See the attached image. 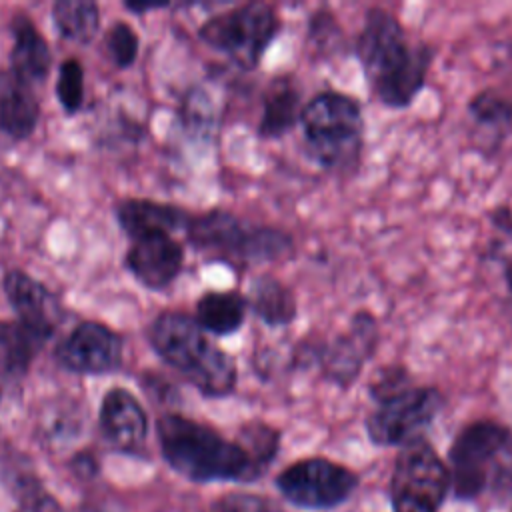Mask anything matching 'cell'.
Returning <instances> with one entry per match:
<instances>
[{
    "instance_id": "cell-13",
    "label": "cell",
    "mask_w": 512,
    "mask_h": 512,
    "mask_svg": "<svg viewBox=\"0 0 512 512\" xmlns=\"http://www.w3.org/2000/svg\"><path fill=\"white\" fill-rule=\"evenodd\" d=\"M98 428L112 450L140 456L146 446L150 424L140 400L126 388L114 386L100 402Z\"/></svg>"
},
{
    "instance_id": "cell-11",
    "label": "cell",
    "mask_w": 512,
    "mask_h": 512,
    "mask_svg": "<svg viewBox=\"0 0 512 512\" xmlns=\"http://www.w3.org/2000/svg\"><path fill=\"white\" fill-rule=\"evenodd\" d=\"M54 358L64 370L74 374H110L122 366L124 340L110 326L84 320L58 342Z\"/></svg>"
},
{
    "instance_id": "cell-25",
    "label": "cell",
    "mask_w": 512,
    "mask_h": 512,
    "mask_svg": "<svg viewBox=\"0 0 512 512\" xmlns=\"http://www.w3.org/2000/svg\"><path fill=\"white\" fill-rule=\"evenodd\" d=\"M236 442L250 456L252 464L260 472H264L270 466V462L274 460V456L278 454L280 432L262 420H252L240 428Z\"/></svg>"
},
{
    "instance_id": "cell-29",
    "label": "cell",
    "mask_w": 512,
    "mask_h": 512,
    "mask_svg": "<svg viewBox=\"0 0 512 512\" xmlns=\"http://www.w3.org/2000/svg\"><path fill=\"white\" fill-rule=\"evenodd\" d=\"M104 46L118 68H130L138 58L140 40L128 22H116L104 36Z\"/></svg>"
},
{
    "instance_id": "cell-5",
    "label": "cell",
    "mask_w": 512,
    "mask_h": 512,
    "mask_svg": "<svg viewBox=\"0 0 512 512\" xmlns=\"http://www.w3.org/2000/svg\"><path fill=\"white\" fill-rule=\"evenodd\" d=\"M300 126L306 150L330 172H350L364 148V112L360 102L338 90H322L302 106Z\"/></svg>"
},
{
    "instance_id": "cell-6",
    "label": "cell",
    "mask_w": 512,
    "mask_h": 512,
    "mask_svg": "<svg viewBox=\"0 0 512 512\" xmlns=\"http://www.w3.org/2000/svg\"><path fill=\"white\" fill-rule=\"evenodd\" d=\"M512 458V430L496 420H474L466 424L448 450L450 486L460 500L478 498L490 478L504 480Z\"/></svg>"
},
{
    "instance_id": "cell-4",
    "label": "cell",
    "mask_w": 512,
    "mask_h": 512,
    "mask_svg": "<svg viewBox=\"0 0 512 512\" xmlns=\"http://www.w3.org/2000/svg\"><path fill=\"white\" fill-rule=\"evenodd\" d=\"M184 234L194 250L234 268L286 262L296 254L294 236L284 228L252 224L224 208L190 214Z\"/></svg>"
},
{
    "instance_id": "cell-3",
    "label": "cell",
    "mask_w": 512,
    "mask_h": 512,
    "mask_svg": "<svg viewBox=\"0 0 512 512\" xmlns=\"http://www.w3.org/2000/svg\"><path fill=\"white\" fill-rule=\"evenodd\" d=\"M148 342L202 396L226 398L236 390V360L208 338L194 316L182 310L160 312L148 328Z\"/></svg>"
},
{
    "instance_id": "cell-31",
    "label": "cell",
    "mask_w": 512,
    "mask_h": 512,
    "mask_svg": "<svg viewBox=\"0 0 512 512\" xmlns=\"http://www.w3.org/2000/svg\"><path fill=\"white\" fill-rule=\"evenodd\" d=\"M220 512H278L270 500L254 494H228L214 504Z\"/></svg>"
},
{
    "instance_id": "cell-14",
    "label": "cell",
    "mask_w": 512,
    "mask_h": 512,
    "mask_svg": "<svg viewBox=\"0 0 512 512\" xmlns=\"http://www.w3.org/2000/svg\"><path fill=\"white\" fill-rule=\"evenodd\" d=\"M124 264L144 288L164 290L182 272L184 248L172 234H146L132 240Z\"/></svg>"
},
{
    "instance_id": "cell-26",
    "label": "cell",
    "mask_w": 512,
    "mask_h": 512,
    "mask_svg": "<svg viewBox=\"0 0 512 512\" xmlns=\"http://www.w3.org/2000/svg\"><path fill=\"white\" fill-rule=\"evenodd\" d=\"M8 490L20 504V512H62L60 502L44 488L34 472L12 474Z\"/></svg>"
},
{
    "instance_id": "cell-1",
    "label": "cell",
    "mask_w": 512,
    "mask_h": 512,
    "mask_svg": "<svg viewBox=\"0 0 512 512\" xmlns=\"http://www.w3.org/2000/svg\"><path fill=\"white\" fill-rule=\"evenodd\" d=\"M352 50L372 98L394 110H404L416 100L434 60V48L412 42L402 22L380 6L366 10Z\"/></svg>"
},
{
    "instance_id": "cell-16",
    "label": "cell",
    "mask_w": 512,
    "mask_h": 512,
    "mask_svg": "<svg viewBox=\"0 0 512 512\" xmlns=\"http://www.w3.org/2000/svg\"><path fill=\"white\" fill-rule=\"evenodd\" d=\"M302 92L292 76H276L270 80L262 94V112L256 132L264 140L284 138L300 124Z\"/></svg>"
},
{
    "instance_id": "cell-2",
    "label": "cell",
    "mask_w": 512,
    "mask_h": 512,
    "mask_svg": "<svg viewBox=\"0 0 512 512\" xmlns=\"http://www.w3.org/2000/svg\"><path fill=\"white\" fill-rule=\"evenodd\" d=\"M162 458L180 476L192 482H254L262 472L236 440L178 412L156 420Z\"/></svg>"
},
{
    "instance_id": "cell-18",
    "label": "cell",
    "mask_w": 512,
    "mask_h": 512,
    "mask_svg": "<svg viewBox=\"0 0 512 512\" xmlns=\"http://www.w3.org/2000/svg\"><path fill=\"white\" fill-rule=\"evenodd\" d=\"M40 102L34 86L8 68L0 70V130L12 140H26L38 124Z\"/></svg>"
},
{
    "instance_id": "cell-24",
    "label": "cell",
    "mask_w": 512,
    "mask_h": 512,
    "mask_svg": "<svg viewBox=\"0 0 512 512\" xmlns=\"http://www.w3.org/2000/svg\"><path fill=\"white\" fill-rule=\"evenodd\" d=\"M52 20L62 38L86 44L100 28V8L90 0H58L52 6Z\"/></svg>"
},
{
    "instance_id": "cell-17",
    "label": "cell",
    "mask_w": 512,
    "mask_h": 512,
    "mask_svg": "<svg viewBox=\"0 0 512 512\" xmlns=\"http://www.w3.org/2000/svg\"><path fill=\"white\" fill-rule=\"evenodd\" d=\"M10 34L12 50L8 70L32 86L40 84L48 76L52 64V54L46 38L36 28V24L22 12L12 16Z\"/></svg>"
},
{
    "instance_id": "cell-8",
    "label": "cell",
    "mask_w": 512,
    "mask_h": 512,
    "mask_svg": "<svg viewBox=\"0 0 512 512\" xmlns=\"http://www.w3.org/2000/svg\"><path fill=\"white\" fill-rule=\"evenodd\" d=\"M450 488L448 466L422 436L404 444L390 476L394 512H438Z\"/></svg>"
},
{
    "instance_id": "cell-15",
    "label": "cell",
    "mask_w": 512,
    "mask_h": 512,
    "mask_svg": "<svg viewBox=\"0 0 512 512\" xmlns=\"http://www.w3.org/2000/svg\"><path fill=\"white\" fill-rule=\"evenodd\" d=\"M114 214L120 228L132 240L154 232H184L190 220V212L184 208L150 198H124L116 204Z\"/></svg>"
},
{
    "instance_id": "cell-21",
    "label": "cell",
    "mask_w": 512,
    "mask_h": 512,
    "mask_svg": "<svg viewBox=\"0 0 512 512\" xmlns=\"http://www.w3.org/2000/svg\"><path fill=\"white\" fill-rule=\"evenodd\" d=\"M246 300L248 310L270 328L290 326L298 316V302L292 288L268 272L256 274L250 280Z\"/></svg>"
},
{
    "instance_id": "cell-27",
    "label": "cell",
    "mask_w": 512,
    "mask_h": 512,
    "mask_svg": "<svg viewBox=\"0 0 512 512\" xmlns=\"http://www.w3.org/2000/svg\"><path fill=\"white\" fill-rule=\"evenodd\" d=\"M56 98L62 110L72 116L82 108L84 102V66L76 58H66L58 66Z\"/></svg>"
},
{
    "instance_id": "cell-33",
    "label": "cell",
    "mask_w": 512,
    "mask_h": 512,
    "mask_svg": "<svg viewBox=\"0 0 512 512\" xmlns=\"http://www.w3.org/2000/svg\"><path fill=\"white\" fill-rule=\"evenodd\" d=\"M504 282H506V288H508L510 298H512V256L504 264Z\"/></svg>"
},
{
    "instance_id": "cell-32",
    "label": "cell",
    "mask_w": 512,
    "mask_h": 512,
    "mask_svg": "<svg viewBox=\"0 0 512 512\" xmlns=\"http://www.w3.org/2000/svg\"><path fill=\"white\" fill-rule=\"evenodd\" d=\"M68 468L80 480H94L100 474V460L92 452L82 450L68 460Z\"/></svg>"
},
{
    "instance_id": "cell-34",
    "label": "cell",
    "mask_w": 512,
    "mask_h": 512,
    "mask_svg": "<svg viewBox=\"0 0 512 512\" xmlns=\"http://www.w3.org/2000/svg\"><path fill=\"white\" fill-rule=\"evenodd\" d=\"M212 512H220V510H216V508H212Z\"/></svg>"
},
{
    "instance_id": "cell-9",
    "label": "cell",
    "mask_w": 512,
    "mask_h": 512,
    "mask_svg": "<svg viewBox=\"0 0 512 512\" xmlns=\"http://www.w3.org/2000/svg\"><path fill=\"white\" fill-rule=\"evenodd\" d=\"M366 418V432L376 446H404L422 436L444 406V394L436 386L410 384L404 390L374 402Z\"/></svg>"
},
{
    "instance_id": "cell-35",
    "label": "cell",
    "mask_w": 512,
    "mask_h": 512,
    "mask_svg": "<svg viewBox=\"0 0 512 512\" xmlns=\"http://www.w3.org/2000/svg\"><path fill=\"white\" fill-rule=\"evenodd\" d=\"M0 400H2V392H0Z\"/></svg>"
},
{
    "instance_id": "cell-23",
    "label": "cell",
    "mask_w": 512,
    "mask_h": 512,
    "mask_svg": "<svg viewBox=\"0 0 512 512\" xmlns=\"http://www.w3.org/2000/svg\"><path fill=\"white\" fill-rule=\"evenodd\" d=\"M466 112L476 130L486 134L490 146H500L512 132V98L496 88H484L476 92Z\"/></svg>"
},
{
    "instance_id": "cell-10",
    "label": "cell",
    "mask_w": 512,
    "mask_h": 512,
    "mask_svg": "<svg viewBox=\"0 0 512 512\" xmlns=\"http://www.w3.org/2000/svg\"><path fill=\"white\" fill-rule=\"evenodd\" d=\"M358 476L328 458H304L286 466L276 486L286 500L300 508H334L356 488Z\"/></svg>"
},
{
    "instance_id": "cell-12",
    "label": "cell",
    "mask_w": 512,
    "mask_h": 512,
    "mask_svg": "<svg viewBox=\"0 0 512 512\" xmlns=\"http://www.w3.org/2000/svg\"><path fill=\"white\" fill-rule=\"evenodd\" d=\"M378 346L376 318L358 310L352 314L348 328L330 342H318L316 362L322 374L336 386L348 388L356 382L364 364L372 358Z\"/></svg>"
},
{
    "instance_id": "cell-19",
    "label": "cell",
    "mask_w": 512,
    "mask_h": 512,
    "mask_svg": "<svg viewBox=\"0 0 512 512\" xmlns=\"http://www.w3.org/2000/svg\"><path fill=\"white\" fill-rule=\"evenodd\" d=\"M52 334V330L26 324L18 318L0 320V378L18 380L26 376Z\"/></svg>"
},
{
    "instance_id": "cell-22",
    "label": "cell",
    "mask_w": 512,
    "mask_h": 512,
    "mask_svg": "<svg viewBox=\"0 0 512 512\" xmlns=\"http://www.w3.org/2000/svg\"><path fill=\"white\" fill-rule=\"evenodd\" d=\"M248 314L246 294L238 290H208L196 300L194 320L214 336H230L238 332Z\"/></svg>"
},
{
    "instance_id": "cell-20",
    "label": "cell",
    "mask_w": 512,
    "mask_h": 512,
    "mask_svg": "<svg viewBox=\"0 0 512 512\" xmlns=\"http://www.w3.org/2000/svg\"><path fill=\"white\" fill-rule=\"evenodd\" d=\"M2 290L18 320L52 332L56 330V322L52 318V296L42 282L24 270L14 268L4 274Z\"/></svg>"
},
{
    "instance_id": "cell-30",
    "label": "cell",
    "mask_w": 512,
    "mask_h": 512,
    "mask_svg": "<svg viewBox=\"0 0 512 512\" xmlns=\"http://www.w3.org/2000/svg\"><path fill=\"white\" fill-rule=\"evenodd\" d=\"M410 384H414V382H412V374L406 366L386 364L374 372V376L368 384V394L374 402H380V400L404 390Z\"/></svg>"
},
{
    "instance_id": "cell-36",
    "label": "cell",
    "mask_w": 512,
    "mask_h": 512,
    "mask_svg": "<svg viewBox=\"0 0 512 512\" xmlns=\"http://www.w3.org/2000/svg\"><path fill=\"white\" fill-rule=\"evenodd\" d=\"M18 512H20V510H18Z\"/></svg>"
},
{
    "instance_id": "cell-28",
    "label": "cell",
    "mask_w": 512,
    "mask_h": 512,
    "mask_svg": "<svg viewBox=\"0 0 512 512\" xmlns=\"http://www.w3.org/2000/svg\"><path fill=\"white\" fill-rule=\"evenodd\" d=\"M308 40L318 52H322L326 56L342 52L344 36H342V28H340L332 10L320 8L314 14H310V18H308Z\"/></svg>"
},
{
    "instance_id": "cell-7",
    "label": "cell",
    "mask_w": 512,
    "mask_h": 512,
    "mask_svg": "<svg viewBox=\"0 0 512 512\" xmlns=\"http://www.w3.org/2000/svg\"><path fill=\"white\" fill-rule=\"evenodd\" d=\"M280 28L282 20L272 4L244 2L206 18L198 28V38L222 52L240 70H254Z\"/></svg>"
}]
</instances>
